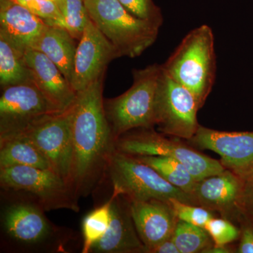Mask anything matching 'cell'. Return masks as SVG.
I'll use <instances>...</instances> for the list:
<instances>
[{"label": "cell", "mask_w": 253, "mask_h": 253, "mask_svg": "<svg viewBox=\"0 0 253 253\" xmlns=\"http://www.w3.org/2000/svg\"><path fill=\"white\" fill-rule=\"evenodd\" d=\"M104 76L78 92L73 105L71 188L78 199L90 194L98 185L115 150L104 111Z\"/></svg>", "instance_id": "6da1fadb"}, {"label": "cell", "mask_w": 253, "mask_h": 253, "mask_svg": "<svg viewBox=\"0 0 253 253\" xmlns=\"http://www.w3.org/2000/svg\"><path fill=\"white\" fill-rule=\"evenodd\" d=\"M162 66L168 76L194 94L202 107L215 79L212 30L202 25L190 31Z\"/></svg>", "instance_id": "7a4b0ae2"}, {"label": "cell", "mask_w": 253, "mask_h": 253, "mask_svg": "<svg viewBox=\"0 0 253 253\" xmlns=\"http://www.w3.org/2000/svg\"><path fill=\"white\" fill-rule=\"evenodd\" d=\"M162 65L133 71V84L123 94L104 99V106L114 141L128 131L156 126V104Z\"/></svg>", "instance_id": "3957f363"}, {"label": "cell", "mask_w": 253, "mask_h": 253, "mask_svg": "<svg viewBox=\"0 0 253 253\" xmlns=\"http://www.w3.org/2000/svg\"><path fill=\"white\" fill-rule=\"evenodd\" d=\"M93 23L119 57L135 58L157 39L160 26L129 13L118 0H84Z\"/></svg>", "instance_id": "277c9868"}, {"label": "cell", "mask_w": 253, "mask_h": 253, "mask_svg": "<svg viewBox=\"0 0 253 253\" xmlns=\"http://www.w3.org/2000/svg\"><path fill=\"white\" fill-rule=\"evenodd\" d=\"M106 174L112 183L113 191L129 201L179 200L194 205L190 195L169 184L148 165L134 156L114 150L108 163Z\"/></svg>", "instance_id": "5b68a950"}, {"label": "cell", "mask_w": 253, "mask_h": 253, "mask_svg": "<svg viewBox=\"0 0 253 253\" xmlns=\"http://www.w3.org/2000/svg\"><path fill=\"white\" fill-rule=\"evenodd\" d=\"M153 128H139L123 134L115 141V150L129 156L172 158L184 165L196 181L225 169L220 161L208 157L180 141L168 139Z\"/></svg>", "instance_id": "8992f818"}, {"label": "cell", "mask_w": 253, "mask_h": 253, "mask_svg": "<svg viewBox=\"0 0 253 253\" xmlns=\"http://www.w3.org/2000/svg\"><path fill=\"white\" fill-rule=\"evenodd\" d=\"M72 112L73 106L63 112L50 114L15 136L31 141L47 160L53 172L71 188L73 162Z\"/></svg>", "instance_id": "52a82bcc"}, {"label": "cell", "mask_w": 253, "mask_h": 253, "mask_svg": "<svg viewBox=\"0 0 253 253\" xmlns=\"http://www.w3.org/2000/svg\"><path fill=\"white\" fill-rule=\"evenodd\" d=\"M3 189L31 194L44 211H79L78 198L67 183L54 172L29 166L0 168Z\"/></svg>", "instance_id": "ba28073f"}, {"label": "cell", "mask_w": 253, "mask_h": 253, "mask_svg": "<svg viewBox=\"0 0 253 253\" xmlns=\"http://www.w3.org/2000/svg\"><path fill=\"white\" fill-rule=\"evenodd\" d=\"M199 101L189 89L168 76L162 66L156 104V126L159 131L189 140L199 128Z\"/></svg>", "instance_id": "9c48e42d"}, {"label": "cell", "mask_w": 253, "mask_h": 253, "mask_svg": "<svg viewBox=\"0 0 253 253\" xmlns=\"http://www.w3.org/2000/svg\"><path fill=\"white\" fill-rule=\"evenodd\" d=\"M59 113L33 81L2 88L0 98V141L18 135L42 118Z\"/></svg>", "instance_id": "30bf717a"}, {"label": "cell", "mask_w": 253, "mask_h": 253, "mask_svg": "<svg viewBox=\"0 0 253 253\" xmlns=\"http://www.w3.org/2000/svg\"><path fill=\"white\" fill-rule=\"evenodd\" d=\"M117 58L116 50L89 18L76 49L71 80L73 89L80 92L105 76L108 65Z\"/></svg>", "instance_id": "8fae6325"}, {"label": "cell", "mask_w": 253, "mask_h": 253, "mask_svg": "<svg viewBox=\"0 0 253 253\" xmlns=\"http://www.w3.org/2000/svg\"><path fill=\"white\" fill-rule=\"evenodd\" d=\"M188 141L199 149L214 151L225 169L241 178L253 173V131H219L200 126Z\"/></svg>", "instance_id": "7c38bea8"}, {"label": "cell", "mask_w": 253, "mask_h": 253, "mask_svg": "<svg viewBox=\"0 0 253 253\" xmlns=\"http://www.w3.org/2000/svg\"><path fill=\"white\" fill-rule=\"evenodd\" d=\"M242 186V178L225 169L219 174L196 181L190 196L196 206L220 213L226 219L234 216L239 219Z\"/></svg>", "instance_id": "4fadbf2b"}, {"label": "cell", "mask_w": 253, "mask_h": 253, "mask_svg": "<svg viewBox=\"0 0 253 253\" xmlns=\"http://www.w3.org/2000/svg\"><path fill=\"white\" fill-rule=\"evenodd\" d=\"M24 58L31 73V80L56 111L70 109L78 93L56 64L41 51L28 48Z\"/></svg>", "instance_id": "5bb4252c"}, {"label": "cell", "mask_w": 253, "mask_h": 253, "mask_svg": "<svg viewBox=\"0 0 253 253\" xmlns=\"http://www.w3.org/2000/svg\"><path fill=\"white\" fill-rule=\"evenodd\" d=\"M129 209L144 253L171 239L178 219L169 202L160 200L129 201Z\"/></svg>", "instance_id": "9a60e30c"}, {"label": "cell", "mask_w": 253, "mask_h": 253, "mask_svg": "<svg viewBox=\"0 0 253 253\" xmlns=\"http://www.w3.org/2000/svg\"><path fill=\"white\" fill-rule=\"evenodd\" d=\"M112 194V217L109 229L94 245L91 252L144 253V245L138 235L131 217L129 201L113 191Z\"/></svg>", "instance_id": "2e32d148"}, {"label": "cell", "mask_w": 253, "mask_h": 253, "mask_svg": "<svg viewBox=\"0 0 253 253\" xmlns=\"http://www.w3.org/2000/svg\"><path fill=\"white\" fill-rule=\"evenodd\" d=\"M48 27L42 18L13 0H0V34L24 52Z\"/></svg>", "instance_id": "e0dca14e"}, {"label": "cell", "mask_w": 253, "mask_h": 253, "mask_svg": "<svg viewBox=\"0 0 253 253\" xmlns=\"http://www.w3.org/2000/svg\"><path fill=\"white\" fill-rule=\"evenodd\" d=\"M39 205L18 203L6 208L3 225L6 234L22 244L41 242L49 236L51 227Z\"/></svg>", "instance_id": "ac0fdd59"}, {"label": "cell", "mask_w": 253, "mask_h": 253, "mask_svg": "<svg viewBox=\"0 0 253 253\" xmlns=\"http://www.w3.org/2000/svg\"><path fill=\"white\" fill-rule=\"evenodd\" d=\"M76 41L64 28L48 25L32 49L38 50L47 56L71 84L78 46Z\"/></svg>", "instance_id": "d6986e66"}, {"label": "cell", "mask_w": 253, "mask_h": 253, "mask_svg": "<svg viewBox=\"0 0 253 253\" xmlns=\"http://www.w3.org/2000/svg\"><path fill=\"white\" fill-rule=\"evenodd\" d=\"M13 166H29L52 171L47 160L39 149L22 136L0 141V168Z\"/></svg>", "instance_id": "ffe728a7"}, {"label": "cell", "mask_w": 253, "mask_h": 253, "mask_svg": "<svg viewBox=\"0 0 253 253\" xmlns=\"http://www.w3.org/2000/svg\"><path fill=\"white\" fill-rule=\"evenodd\" d=\"M31 81L24 52L0 34V84L1 87Z\"/></svg>", "instance_id": "44dd1931"}, {"label": "cell", "mask_w": 253, "mask_h": 253, "mask_svg": "<svg viewBox=\"0 0 253 253\" xmlns=\"http://www.w3.org/2000/svg\"><path fill=\"white\" fill-rule=\"evenodd\" d=\"M134 157L154 168L163 179L186 194H191L194 189L196 179L189 169L179 161L166 156H137Z\"/></svg>", "instance_id": "7402d4cb"}, {"label": "cell", "mask_w": 253, "mask_h": 253, "mask_svg": "<svg viewBox=\"0 0 253 253\" xmlns=\"http://www.w3.org/2000/svg\"><path fill=\"white\" fill-rule=\"evenodd\" d=\"M113 196L109 201L88 213L82 223L83 244V253L91 252L94 245L99 241L109 229L112 217Z\"/></svg>", "instance_id": "603a6c76"}, {"label": "cell", "mask_w": 253, "mask_h": 253, "mask_svg": "<svg viewBox=\"0 0 253 253\" xmlns=\"http://www.w3.org/2000/svg\"><path fill=\"white\" fill-rule=\"evenodd\" d=\"M171 239L180 253H204L212 246V240L204 228L179 219Z\"/></svg>", "instance_id": "cb8c5ba5"}, {"label": "cell", "mask_w": 253, "mask_h": 253, "mask_svg": "<svg viewBox=\"0 0 253 253\" xmlns=\"http://www.w3.org/2000/svg\"><path fill=\"white\" fill-rule=\"evenodd\" d=\"M59 9L61 18L47 25L64 28L79 41L89 19L84 0H62Z\"/></svg>", "instance_id": "d4e9b609"}, {"label": "cell", "mask_w": 253, "mask_h": 253, "mask_svg": "<svg viewBox=\"0 0 253 253\" xmlns=\"http://www.w3.org/2000/svg\"><path fill=\"white\" fill-rule=\"evenodd\" d=\"M169 204L179 220L193 225L205 228L208 221L214 217L211 211L201 206L186 204L176 199L170 200Z\"/></svg>", "instance_id": "484cf974"}, {"label": "cell", "mask_w": 253, "mask_h": 253, "mask_svg": "<svg viewBox=\"0 0 253 253\" xmlns=\"http://www.w3.org/2000/svg\"><path fill=\"white\" fill-rule=\"evenodd\" d=\"M204 229L215 246H226L240 236V230L226 218L212 217L208 221Z\"/></svg>", "instance_id": "4316f807"}, {"label": "cell", "mask_w": 253, "mask_h": 253, "mask_svg": "<svg viewBox=\"0 0 253 253\" xmlns=\"http://www.w3.org/2000/svg\"><path fill=\"white\" fill-rule=\"evenodd\" d=\"M131 14L161 27L163 18L161 9L153 0H118Z\"/></svg>", "instance_id": "83f0119b"}, {"label": "cell", "mask_w": 253, "mask_h": 253, "mask_svg": "<svg viewBox=\"0 0 253 253\" xmlns=\"http://www.w3.org/2000/svg\"><path fill=\"white\" fill-rule=\"evenodd\" d=\"M22 5L38 17L42 18L46 24L57 21L61 17L59 6L51 0H13Z\"/></svg>", "instance_id": "f1b7e54d"}, {"label": "cell", "mask_w": 253, "mask_h": 253, "mask_svg": "<svg viewBox=\"0 0 253 253\" xmlns=\"http://www.w3.org/2000/svg\"><path fill=\"white\" fill-rule=\"evenodd\" d=\"M242 179V190L239 201V219L245 217L253 220V173Z\"/></svg>", "instance_id": "f546056e"}, {"label": "cell", "mask_w": 253, "mask_h": 253, "mask_svg": "<svg viewBox=\"0 0 253 253\" xmlns=\"http://www.w3.org/2000/svg\"><path fill=\"white\" fill-rule=\"evenodd\" d=\"M241 226L240 230V243L236 252L253 253V220L240 217Z\"/></svg>", "instance_id": "4dcf8cb0"}, {"label": "cell", "mask_w": 253, "mask_h": 253, "mask_svg": "<svg viewBox=\"0 0 253 253\" xmlns=\"http://www.w3.org/2000/svg\"><path fill=\"white\" fill-rule=\"evenodd\" d=\"M147 253H180L172 239H169L149 250Z\"/></svg>", "instance_id": "1f68e13d"}, {"label": "cell", "mask_w": 253, "mask_h": 253, "mask_svg": "<svg viewBox=\"0 0 253 253\" xmlns=\"http://www.w3.org/2000/svg\"><path fill=\"white\" fill-rule=\"evenodd\" d=\"M204 253H230L229 249L226 246H218L212 245L211 247L208 248Z\"/></svg>", "instance_id": "d6a6232c"}, {"label": "cell", "mask_w": 253, "mask_h": 253, "mask_svg": "<svg viewBox=\"0 0 253 253\" xmlns=\"http://www.w3.org/2000/svg\"><path fill=\"white\" fill-rule=\"evenodd\" d=\"M51 1H54V2L56 3V4L59 6V7L61 6V3H62V0H51Z\"/></svg>", "instance_id": "836d02e7"}]
</instances>
